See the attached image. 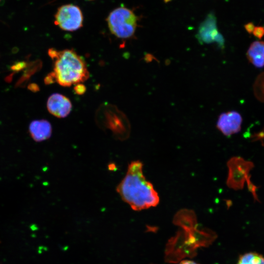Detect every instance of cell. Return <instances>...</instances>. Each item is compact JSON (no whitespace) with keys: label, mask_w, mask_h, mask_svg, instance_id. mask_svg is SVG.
Instances as JSON below:
<instances>
[{"label":"cell","mask_w":264,"mask_h":264,"mask_svg":"<svg viewBox=\"0 0 264 264\" xmlns=\"http://www.w3.org/2000/svg\"><path fill=\"white\" fill-rule=\"evenodd\" d=\"M143 166L139 160L132 161L125 177L116 189L121 199L135 211L155 207L159 202L153 185L143 174Z\"/></svg>","instance_id":"6da1fadb"},{"label":"cell","mask_w":264,"mask_h":264,"mask_svg":"<svg viewBox=\"0 0 264 264\" xmlns=\"http://www.w3.org/2000/svg\"><path fill=\"white\" fill-rule=\"evenodd\" d=\"M53 62V72L50 74L54 81L63 87L81 83L87 80L89 74L85 60L73 49L48 50Z\"/></svg>","instance_id":"7a4b0ae2"},{"label":"cell","mask_w":264,"mask_h":264,"mask_svg":"<svg viewBox=\"0 0 264 264\" xmlns=\"http://www.w3.org/2000/svg\"><path fill=\"white\" fill-rule=\"evenodd\" d=\"M138 18L131 9L121 6L110 12L106 21L110 32L120 39L133 37Z\"/></svg>","instance_id":"3957f363"},{"label":"cell","mask_w":264,"mask_h":264,"mask_svg":"<svg viewBox=\"0 0 264 264\" xmlns=\"http://www.w3.org/2000/svg\"><path fill=\"white\" fill-rule=\"evenodd\" d=\"M54 18V24L65 31H76L83 26L84 18L82 12L79 6L72 4L59 7Z\"/></svg>","instance_id":"277c9868"},{"label":"cell","mask_w":264,"mask_h":264,"mask_svg":"<svg viewBox=\"0 0 264 264\" xmlns=\"http://www.w3.org/2000/svg\"><path fill=\"white\" fill-rule=\"evenodd\" d=\"M96 115L98 122L105 123L111 129L128 130L129 128V123L126 115L113 105L106 103L101 105Z\"/></svg>","instance_id":"5b68a950"},{"label":"cell","mask_w":264,"mask_h":264,"mask_svg":"<svg viewBox=\"0 0 264 264\" xmlns=\"http://www.w3.org/2000/svg\"><path fill=\"white\" fill-rule=\"evenodd\" d=\"M197 38L201 44L216 43L222 49L224 46V40L217 27L216 20L214 14H210L199 27Z\"/></svg>","instance_id":"8992f818"},{"label":"cell","mask_w":264,"mask_h":264,"mask_svg":"<svg viewBox=\"0 0 264 264\" xmlns=\"http://www.w3.org/2000/svg\"><path fill=\"white\" fill-rule=\"evenodd\" d=\"M242 121V116L236 111L222 112L219 116L217 128L223 135L229 136L241 131Z\"/></svg>","instance_id":"52a82bcc"},{"label":"cell","mask_w":264,"mask_h":264,"mask_svg":"<svg viewBox=\"0 0 264 264\" xmlns=\"http://www.w3.org/2000/svg\"><path fill=\"white\" fill-rule=\"evenodd\" d=\"M47 109L53 115L58 118H64L70 113L72 104L69 99L65 95L54 93L47 100Z\"/></svg>","instance_id":"ba28073f"},{"label":"cell","mask_w":264,"mask_h":264,"mask_svg":"<svg viewBox=\"0 0 264 264\" xmlns=\"http://www.w3.org/2000/svg\"><path fill=\"white\" fill-rule=\"evenodd\" d=\"M29 132L34 140L42 141L50 137L52 132L51 125L46 120H35L29 126Z\"/></svg>","instance_id":"9c48e42d"},{"label":"cell","mask_w":264,"mask_h":264,"mask_svg":"<svg viewBox=\"0 0 264 264\" xmlns=\"http://www.w3.org/2000/svg\"><path fill=\"white\" fill-rule=\"evenodd\" d=\"M248 61L255 67L264 66V42L255 41L250 45L246 53Z\"/></svg>","instance_id":"30bf717a"},{"label":"cell","mask_w":264,"mask_h":264,"mask_svg":"<svg viewBox=\"0 0 264 264\" xmlns=\"http://www.w3.org/2000/svg\"><path fill=\"white\" fill-rule=\"evenodd\" d=\"M237 264H264V257L256 252H248L241 255Z\"/></svg>","instance_id":"8fae6325"},{"label":"cell","mask_w":264,"mask_h":264,"mask_svg":"<svg viewBox=\"0 0 264 264\" xmlns=\"http://www.w3.org/2000/svg\"><path fill=\"white\" fill-rule=\"evenodd\" d=\"M253 91L255 97L264 103V72L257 76L253 85Z\"/></svg>","instance_id":"7c38bea8"},{"label":"cell","mask_w":264,"mask_h":264,"mask_svg":"<svg viewBox=\"0 0 264 264\" xmlns=\"http://www.w3.org/2000/svg\"><path fill=\"white\" fill-rule=\"evenodd\" d=\"M252 33L257 38L262 39L264 36V27L261 26L255 27Z\"/></svg>","instance_id":"4fadbf2b"},{"label":"cell","mask_w":264,"mask_h":264,"mask_svg":"<svg viewBox=\"0 0 264 264\" xmlns=\"http://www.w3.org/2000/svg\"><path fill=\"white\" fill-rule=\"evenodd\" d=\"M74 91L79 95L83 94L86 90V88L85 85L81 83L76 84L74 88Z\"/></svg>","instance_id":"5bb4252c"},{"label":"cell","mask_w":264,"mask_h":264,"mask_svg":"<svg viewBox=\"0 0 264 264\" xmlns=\"http://www.w3.org/2000/svg\"><path fill=\"white\" fill-rule=\"evenodd\" d=\"M244 28L248 33L251 34L253 33L255 25L253 22H250L244 25Z\"/></svg>","instance_id":"9a60e30c"},{"label":"cell","mask_w":264,"mask_h":264,"mask_svg":"<svg viewBox=\"0 0 264 264\" xmlns=\"http://www.w3.org/2000/svg\"><path fill=\"white\" fill-rule=\"evenodd\" d=\"M178 264H198L197 263L194 261H191V260H183L181 261Z\"/></svg>","instance_id":"2e32d148"},{"label":"cell","mask_w":264,"mask_h":264,"mask_svg":"<svg viewBox=\"0 0 264 264\" xmlns=\"http://www.w3.org/2000/svg\"><path fill=\"white\" fill-rule=\"evenodd\" d=\"M89 0V1H90V0Z\"/></svg>","instance_id":"e0dca14e"},{"label":"cell","mask_w":264,"mask_h":264,"mask_svg":"<svg viewBox=\"0 0 264 264\" xmlns=\"http://www.w3.org/2000/svg\"><path fill=\"white\" fill-rule=\"evenodd\" d=\"M1 0H0V1H1Z\"/></svg>","instance_id":"ac0fdd59"}]
</instances>
